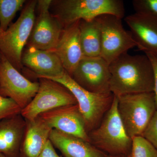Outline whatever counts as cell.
Segmentation results:
<instances>
[{"mask_svg": "<svg viewBox=\"0 0 157 157\" xmlns=\"http://www.w3.org/2000/svg\"><path fill=\"white\" fill-rule=\"evenodd\" d=\"M110 91L116 97L154 92L151 63L146 55H121L109 64Z\"/></svg>", "mask_w": 157, "mask_h": 157, "instance_id": "1", "label": "cell"}, {"mask_svg": "<svg viewBox=\"0 0 157 157\" xmlns=\"http://www.w3.org/2000/svg\"><path fill=\"white\" fill-rule=\"evenodd\" d=\"M108 157H127L125 155H117V156H109L108 155Z\"/></svg>", "mask_w": 157, "mask_h": 157, "instance_id": "27", "label": "cell"}, {"mask_svg": "<svg viewBox=\"0 0 157 157\" xmlns=\"http://www.w3.org/2000/svg\"><path fill=\"white\" fill-rule=\"evenodd\" d=\"M2 53H1V52H0V59L1 58V57H2Z\"/></svg>", "mask_w": 157, "mask_h": 157, "instance_id": "30", "label": "cell"}, {"mask_svg": "<svg viewBox=\"0 0 157 157\" xmlns=\"http://www.w3.org/2000/svg\"><path fill=\"white\" fill-rule=\"evenodd\" d=\"M70 76L78 85L90 92L112 93L109 64L101 56L83 57Z\"/></svg>", "mask_w": 157, "mask_h": 157, "instance_id": "11", "label": "cell"}, {"mask_svg": "<svg viewBox=\"0 0 157 157\" xmlns=\"http://www.w3.org/2000/svg\"><path fill=\"white\" fill-rule=\"evenodd\" d=\"M145 54L149 59L151 63L153 71L154 78V90L155 100L157 109V55L151 52H145Z\"/></svg>", "mask_w": 157, "mask_h": 157, "instance_id": "25", "label": "cell"}, {"mask_svg": "<svg viewBox=\"0 0 157 157\" xmlns=\"http://www.w3.org/2000/svg\"><path fill=\"white\" fill-rule=\"evenodd\" d=\"M88 136L90 143L108 155H128L132 139L127 135L119 115L116 96L100 125L90 132Z\"/></svg>", "mask_w": 157, "mask_h": 157, "instance_id": "2", "label": "cell"}, {"mask_svg": "<svg viewBox=\"0 0 157 157\" xmlns=\"http://www.w3.org/2000/svg\"><path fill=\"white\" fill-rule=\"evenodd\" d=\"M43 78L58 82L73 94L84 118L88 133L100 125L112 106L114 97L112 93L99 94L88 91L78 85L66 70L56 76Z\"/></svg>", "mask_w": 157, "mask_h": 157, "instance_id": "4", "label": "cell"}, {"mask_svg": "<svg viewBox=\"0 0 157 157\" xmlns=\"http://www.w3.org/2000/svg\"><path fill=\"white\" fill-rule=\"evenodd\" d=\"M22 63L38 78L56 76L65 71L58 56L52 51L28 47L22 56Z\"/></svg>", "mask_w": 157, "mask_h": 157, "instance_id": "15", "label": "cell"}, {"mask_svg": "<svg viewBox=\"0 0 157 157\" xmlns=\"http://www.w3.org/2000/svg\"><path fill=\"white\" fill-rule=\"evenodd\" d=\"M37 2H28L17 20L0 34V52L18 71L23 67V51L33 27Z\"/></svg>", "mask_w": 157, "mask_h": 157, "instance_id": "5", "label": "cell"}, {"mask_svg": "<svg viewBox=\"0 0 157 157\" xmlns=\"http://www.w3.org/2000/svg\"><path fill=\"white\" fill-rule=\"evenodd\" d=\"M39 78L38 92L21 112L26 121L33 120L42 113L58 107L77 104L75 97L64 86L48 78Z\"/></svg>", "mask_w": 157, "mask_h": 157, "instance_id": "8", "label": "cell"}, {"mask_svg": "<svg viewBox=\"0 0 157 157\" xmlns=\"http://www.w3.org/2000/svg\"><path fill=\"white\" fill-rule=\"evenodd\" d=\"M127 157H157V150L142 136L132 138V149Z\"/></svg>", "mask_w": 157, "mask_h": 157, "instance_id": "21", "label": "cell"}, {"mask_svg": "<svg viewBox=\"0 0 157 157\" xmlns=\"http://www.w3.org/2000/svg\"><path fill=\"white\" fill-rule=\"evenodd\" d=\"M79 23L78 21L64 28L56 47L52 50L70 76L84 56L80 43Z\"/></svg>", "mask_w": 157, "mask_h": 157, "instance_id": "13", "label": "cell"}, {"mask_svg": "<svg viewBox=\"0 0 157 157\" xmlns=\"http://www.w3.org/2000/svg\"><path fill=\"white\" fill-rule=\"evenodd\" d=\"M25 123L19 116L0 121V153L10 155L17 150L22 139Z\"/></svg>", "mask_w": 157, "mask_h": 157, "instance_id": "18", "label": "cell"}, {"mask_svg": "<svg viewBox=\"0 0 157 157\" xmlns=\"http://www.w3.org/2000/svg\"><path fill=\"white\" fill-rule=\"evenodd\" d=\"M52 2L51 0L38 1V16L36 17L29 39L28 47L47 51H52L56 47L64 28L50 13Z\"/></svg>", "mask_w": 157, "mask_h": 157, "instance_id": "10", "label": "cell"}, {"mask_svg": "<svg viewBox=\"0 0 157 157\" xmlns=\"http://www.w3.org/2000/svg\"><path fill=\"white\" fill-rule=\"evenodd\" d=\"M25 2V0H0V26L2 32L8 29L15 14Z\"/></svg>", "mask_w": 157, "mask_h": 157, "instance_id": "20", "label": "cell"}, {"mask_svg": "<svg viewBox=\"0 0 157 157\" xmlns=\"http://www.w3.org/2000/svg\"><path fill=\"white\" fill-rule=\"evenodd\" d=\"M0 157H9L6 156V155L3 154L2 153H0Z\"/></svg>", "mask_w": 157, "mask_h": 157, "instance_id": "28", "label": "cell"}, {"mask_svg": "<svg viewBox=\"0 0 157 157\" xmlns=\"http://www.w3.org/2000/svg\"><path fill=\"white\" fill-rule=\"evenodd\" d=\"M22 143V151L25 157H37L49 140L52 128L39 117L27 121Z\"/></svg>", "mask_w": 157, "mask_h": 157, "instance_id": "17", "label": "cell"}, {"mask_svg": "<svg viewBox=\"0 0 157 157\" xmlns=\"http://www.w3.org/2000/svg\"><path fill=\"white\" fill-rule=\"evenodd\" d=\"M116 97L118 112L127 135L132 139L141 136L157 110L154 93Z\"/></svg>", "mask_w": 157, "mask_h": 157, "instance_id": "6", "label": "cell"}, {"mask_svg": "<svg viewBox=\"0 0 157 157\" xmlns=\"http://www.w3.org/2000/svg\"><path fill=\"white\" fill-rule=\"evenodd\" d=\"M2 29H1V26H0V34L1 33H2Z\"/></svg>", "mask_w": 157, "mask_h": 157, "instance_id": "29", "label": "cell"}, {"mask_svg": "<svg viewBox=\"0 0 157 157\" xmlns=\"http://www.w3.org/2000/svg\"><path fill=\"white\" fill-rule=\"evenodd\" d=\"M52 1V14L64 28L78 21H90L103 14H111L122 19L124 16L121 0H61Z\"/></svg>", "mask_w": 157, "mask_h": 157, "instance_id": "3", "label": "cell"}, {"mask_svg": "<svg viewBox=\"0 0 157 157\" xmlns=\"http://www.w3.org/2000/svg\"><path fill=\"white\" fill-rule=\"evenodd\" d=\"M132 3L135 12L157 17V0H134Z\"/></svg>", "mask_w": 157, "mask_h": 157, "instance_id": "23", "label": "cell"}, {"mask_svg": "<svg viewBox=\"0 0 157 157\" xmlns=\"http://www.w3.org/2000/svg\"><path fill=\"white\" fill-rule=\"evenodd\" d=\"M141 136L157 150V109Z\"/></svg>", "mask_w": 157, "mask_h": 157, "instance_id": "24", "label": "cell"}, {"mask_svg": "<svg viewBox=\"0 0 157 157\" xmlns=\"http://www.w3.org/2000/svg\"><path fill=\"white\" fill-rule=\"evenodd\" d=\"M96 19L101 31L100 56L109 64L137 46L131 32L124 29L121 18L111 14H103Z\"/></svg>", "mask_w": 157, "mask_h": 157, "instance_id": "7", "label": "cell"}, {"mask_svg": "<svg viewBox=\"0 0 157 157\" xmlns=\"http://www.w3.org/2000/svg\"><path fill=\"white\" fill-rule=\"evenodd\" d=\"M37 157H62L59 156L55 150L53 144L48 140L46 145Z\"/></svg>", "mask_w": 157, "mask_h": 157, "instance_id": "26", "label": "cell"}, {"mask_svg": "<svg viewBox=\"0 0 157 157\" xmlns=\"http://www.w3.org/2000/svg\"><path fill=\"white\" fill-rule=\"evenodd\" d=\"M125 21L140 51L157 55V17L137 13L128 15Z\"/></svg>", "mask_w": 157, "mask_h": 157, "instance_id": "14", "label": "cell"}, {"mask_svg": "<svg viewBox=\"0 0 157 157\" xmlns=\"http://www.w3.org/2000/svg\"><path fill=\"white\" fill-rule=\"evenodd\" d=\"M49 140L65 157H107L89 142L73 135L52 129Z\"/></svg>", "mask_w": 157, "mask_h": 157, "instance_id": "16", "label": "cell"}, {"mask_svg": "<svg viewBox=\"0 0 157 157\" xmlns=\"http://www.w3.org/2000/svg\"><path fill=\"white\" fill-rule=\"evenodd\" d=\"M80 43L84 56H100L101 52V31L97 20L90 21L80 20Z\"/></svg>", "mask_w": 157, "mask_h": 157, "instance_id": "19", "label": "cell"}, {"mask_svg": "<svg viewBox=\"0 0 157 157\" xmlns=\"http://www.w3.org/2000/svg\"><path fill=\"white\" fill-rule=\"evenodd\" d=\"M21 109L14 101L0 95V121L21 113Z\"/></svg>", "mask_w": 157, "mask_h": 157, "instance_id": "22", "label": "cell"}, {"mask_svg": "<svg viewBox=\"0 0 157 157\" xmlns=\"http://www.w3.org/2000/svg\"><path fill=\"white\" fill-rule=\"evenodd\" d=\"M39 86V82L26 78L2 55L0 59L1 95L12 99L22 109L33 100Z\"/></svg>", "mask_w": 157, "mask_h": 157, "instance_id": "9", "label": "cell"}, {"mask_svg": "<svg viewBox=\"0 0 157 157\" xmlns=\"http://www.w3.org/2000/svg\"><path fill=\"white\" fill-rule=\"evenodd\" d=\"M39 117L52 129L90 143L84 119L77 104L58 107Z\"/></svg>", "mask_w": 157, "mask_h": 157, "instance_id": "12", "label": "cell"}, {"mask_svg": "<svg viewBox=\"0 0 157 157\" xmlns=\"http://www.w3.org/2000/svg\"></svg>", "mask_w": 157, "mask_h": 157, "instance_id": "31", "label": "cell"}]
</instances>
